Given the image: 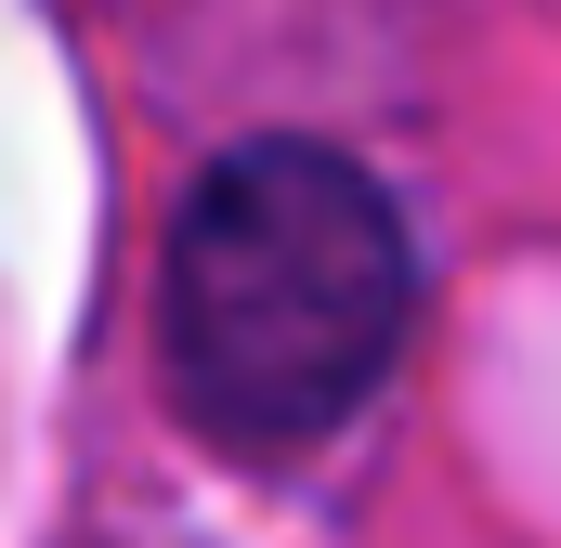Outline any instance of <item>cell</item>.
I'll return each instance as SVG.
<instances>
[{
    "label": "cell",
    "mask_w": 561,
    "mask_h": 548,
    "mask_svg": "<svg viewBox=\"0 0 561 548\" xmlns=\"http://www.w3.org/2000/svg\"><path fill=\"white\" fill-rule=\"evenodd\" d=\"M419 313L392 196L327 144H236L170 209V379L222 444H313L379 392Z\"/></svg>",
    "instance_id": "obj_1"
}]
</instances>
